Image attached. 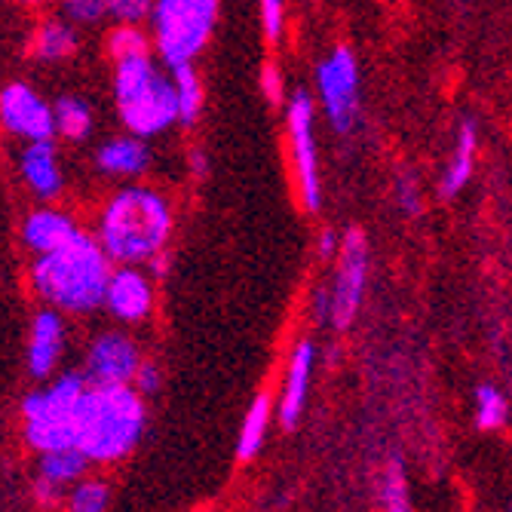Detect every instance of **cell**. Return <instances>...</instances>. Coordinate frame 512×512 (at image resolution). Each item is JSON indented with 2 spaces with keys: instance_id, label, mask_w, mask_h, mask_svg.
I'll return each instance as SVG.
<instances>
[{
  "instance_id": "cell-19",
  "label": "cell",
  "mask_w": 512,
  "mask_h": 512,
  "mask_svg": "<svg viewBox=\"0 0 512 512\" xmlns=\"http://www.w3.org/2000/svg\"><path fill=\"white\" fill-rule=\"evenodd\" d=\"M316 365V347L310 341H301L286 365V381H283V396H279V421L283 427H295L298 417L307 402V387H310V371Z\"/></svg>"
},
{
  "instance_id": "cell-24",
  "label": "cell",
  "mask_w": 512,
  "mask_h": 512,
  "mask_svg": "<svg viewBox=\"0 0 512 512\" xmlns=\"http://www.w3.org/2000/svg\"><path fill=\"white\" fill-rule=\"evenodd\" d=\"M105 53L111 62L129 59V56H142V53H157L154 50V37L142 25H114L105 37Z\"/></svg>"
},
{
  "instance_id": "cell-11",
  "label": "cell",
  "mask_w": 512,
  "mask_h": 512,
  "mask_svg": "<svg viewBox=\"0 0 512 512\" xmlns=\"http://www.w3.org/2000/svg\"><path fill=\"white\" fill-rule=\"evenodd\" d=\"M16 175L37 203H59L68 191V169L59 151V138L25 142L16 148Z\"/></svg>"
},
{
  "instance_id": "cell-18",
  "label": "cell",
  "mask_w": 512,
  "mask_h": 512,
  "mask_svg": "<svg viewBox=\"0 0 512 512\" xmlns=\"http://www.w3.org/2000/svg\"><path fill=\"white\" fill-rule=\"evenodd\" d=\"M89 457L74 445V448H56V451H43L37 463V482L34 494L43 506H53L62 500V494L80 482L86 470Z\"/></svg>"
},
{
  "instance_id": "cell-29",
  "label": "cell",
  "mask_w": 512,
  "mask_h": 512,
  "mask_svg": "<svg viewBox=\"0 0 512 512\" xmlns=\"http://www.w3.org/2000/svg\"><path fill=\"white\" fill-rule=\"evenodd\" d=\"M384 512H411L408 485L399 463H390L384 473Z\"/></svg>"
},
{
  "instance_id": "cell-34",
  "label": "cell",
  "mask_w": 512,
  "mask_h": 512,
  "mask_svg": "<svg viewBox=\"0 0 512 512\" xmlns=\"http://www.w3.org/2000/svg\"><path fill=\"white\" fill-rule=\"evenodd\" d=\"M338 249H341V237L335 234V230H322V234H319V255L332 258Z\"/></svg>"
},
{
  "instance_id": "cell-36",
  "label": "cell",
  "mask_w": 512,
  "mask_h": 512,
  "mask_svg": "<svg viewBox=\"0 0 512 512\" xmlns=\"http://www.w3.org/2000/svg\"><path fill=\"white\" fill-rule=\"evenodd\" d=\"M13 4H19V7H31V10H34V7H43L46 0H13Z\"/></svg>"
},
{
  "instance_id": "cell-23",
  "label": "cell",
  "mask_w": 512,
  "mask_h": 512,
  "mask_svg": "<svg viewBox=\"0 0 512 512\" xmlns=\"http://www.w3.org/2000/svg\"><path fill=\"white\" fill-rule=\"evenodd\" d=\"M172 80H175V99H178V123L181 126H194L203 114V102H206V92H203V80L191 65H175L172 68Z\"/></svg>"
},
{
  "instance_id": "cell-27",
  "label": "cell",
  "mask_w": 512,
  "mask_h": 512,
  "mask_svg": "<svg viewBox=\"0 0 512 512\" xmlns=\"http://www.w3.org/2000/svg\"><path fill=\"white\" fill-rule=\"evenodd\" d=\"M476 421H479L482 430H494V427H500L506 421V399H503L500 390H494L488 384L479 387V393H476Z\"/></svg>"
},
{
  "instance_id": "cell-30",
  "label": "cell",
  "mask_w": 512,
  "mask_h": 512,
  "mask_svg": "<svg viewBox=\"0 0 512 512\" xmlns=\"http://www.w3.org/2000/svg\"><path fill=\"white\" fill-rule=\"evenodd\" d=\"M261 7V28H264V37L270 43H276L283 37V28H286V13H283V0H258Z\"/></svg>"
},
{
  "instance_id": "cell-14",
  "label": "cell",
  "mask_w": 512,
  "mask_h": 512,
  "mask_svg": "<svg viewBox=\"0 0 512 512\" xmlns=\"http://www.w3.org/2000/svg\"><path fill=\"white\" fill-rule=\"evenodd\" d=\"M151 166H154L151 142L142 135L126 132V129L102 138V142L92 148V169L117 184L142 181L151 172Z\"/></svg>"
},
{
  "instance_id": "cell-33",
  "label": "cell",
  "mask_w": 512,
  "mask_h": 512,
  "mask_svg": "<svg viewBox=\"0 0 512 512\" xmlns=\"http://www.w3.org/2000/svg\"><path fill=\"white\" fill-rule=\"evenodd\" d=\"M132 387H135L138 393H142V396L160 393V387H163V371H160V365L151 362V359H145L142 365H138V371H135Z\"/></svg>"
},
{
  "instance_id": "cell-22",
  "label": "cell",
  "mask_w": 512,
  "mask_h": 512,
  "mask_svg": "<svg viewBox=\"0 0 512 512\" xmlns=\"http://www.w3.org/2000/svg\"><path fill=\"white\" fill-rule=\"evenodd\" d=\"M270 417H273V399H270V393H258L243 414V427H240V439H237L240 460H252L261 451L267 430H270Z\"/></svg>"
},
{
  "instance_id": "cell-26",
  "label": "cell",
  "mask_w": 512,
  "mask_h": 512,
  "mask_svg": "<svg viewBox=\"0 0 512 512\" xmlns=\"http://www.w3.org/2000/svg\"><path fill=\"white\" fill-rule=\"evenodd\" d=\"M59 13L74 22L80 31L89 28H99L108 22V10H105V0H59Z\"/></svg>"
},
{
  "instance_id": "cell-1",
  "label": "cell",
  "mask_w": 512,
  "mask_h": 512,
  "mask_svg": "<svg viewBox=\"0 0 512 512\" xmlns=\"http://www.w3.org/2000/svg\"><path fill=\"white\" fill-rule=\"evenodd\" d=\"M175 230L172 200L145 181H126L114 188L92 221V234L114 264H151L169 252Z\"/></svg>"
},
{
  "instance_id": "cell-32",
  "label": "cell",
  "mask_w": 512,
  "mask_h": 512,
  "mask_svg": "<svg viewBox=\"0 0 512 512\" xmlns=\"http://www.w3.org/2000/svg\"><path fill=\"white\" fill-rule=\"evenodd\" d=\"M393 194H396V203H399V209L405 212V215H417L421 212V188H417V178L414 175H399L396 178V188H393Z\"/></svg>"
},
{
  "instance_id": "cell-35",
  "label": "cell",
  "mask_w": 512,
  "mask_h": 512,
  "mask_svg": "<svg viewBox=\"0 0 512 512\" xmlns=\"http://www.w3.org/2000/svg\"><path fill=\"white\" fill-rule=\"evenodd\" d=\"M191 169H197V175L206 172V160H203V151H194L191 154Z\"/></svg>"
},
{
  "instance_id": "cell-13",
  "label": "cell",
  "mask_w": 512,
  "mask_h": 512,
  "mask_svg": "<svg viewBox=\"0 0 512 512\" xmlns=\"http://www.w3.org/2000/svg\"><path fill=\"white\" fill-rule=\"evenodd\" d=\"M154 273L142 264H114L108 289H105V310L120 325H142L151 319L157 304Z\"/></svg>"
},
{
  "instance_id": "cell-15",
  "label": "cell",
  "mask_w": 512,
  "mask_h": 512,
  "mask_svg": "<svg viewBox=\"0 0 512 512\" xmlns=\"http://www.w3.org/2000/svg\"><path fill=\"white\" fill-rule=\"evenodd\" d=\"M68 316L43 307L34 313L31 329H28V347H25V365L28 375L34 381H50L56 375V368L65 356V344H68Z\"/></svg>"
},
{
  "instance_id": "cell-9",
  "label": "cell",
  "mask_w": 512,
  "mask_h": 512,
  "mask_svg": "<svg viewBox=\"0 0 512 512\" xmlns=\"http://www.w3.org/2000/svg\"><path fill=\"white\" fill-rule=\"evenodd\" d=\"M286 129L295 163L298 194L307 212H319L322 184H319V154H316V108L310 92L298 89L286 105Z\"/></svg>"
},
{
  "instance_id": "cell-2",
  "label": "cell",
  "mask_w": 512,
  "mask_h": 512,
  "mask_svg": "<svg viewBox=\"0 0 512 512\" xmlns=\"http://www.w3.org/2000/svg\"><path fill=\"white\" fill-rule=\"evenodd\" d=\"M114 261L92 230H80L65 246L31 255L28 289L43 304L65 316H92L105 310V289Z\"/></svg>"
},
{
  "instance_id": "cell-6",
  "label": "cell",
  "mask_w": 512,
  "mask_h": 512,
  "mask_svg": "<svg viewBox=\"0 0 512 512\" xmlns=\"http://www.w3.org/2000/svg\"><path fill=\"white\" fill-rule=\"evenodd\" d=\"M218 4L221 0H154L148 25L154 50L169 68L200 59L218 25Z\"/></svg>"
},
{
  "instance_id": "cell-5",
  "label": "cell",
  "mask_w": 512,
  "mask_h": 512,
  "mask_svg": "<svg viewBox=\"0 0 512 512\" xmlns=\"http://www.w3.org/2000/svg\"><path fill=\"white\" fill-rule=\"evenodd\" d=\"M89 378L83 371H65L43 381L22 399V433L34 451H56L77 445V424Z\"/></svg>"
},
{
  "instance_id": "cell-17",
  "label": "cell",
  "mask_w": 512,
  "mask_h": 512,
  "mask_svg": "<svg viewBox=\"0 0 512 512\" xmlns=\"http://www.w3.org/2000/svg\"><path fill=\"white\" fill-rule=\"evenodd\" d=\"M83 46V31L68 22L62 13L37 19L31 37H28V56L37 65H68L77 59Z\"/></svg>"
},
{
  "instance_id": "cell-16",
  "label": "cell",
  "mask_w": 512,
  "mask_h": 512,
  "mask_svg": "<svg viewBox=\"0 0 512 512\" xmlns=\"http://www.w3.org/2000/svg\"><path fill=\"white\" fill-rule=\"evenodd\" d=\"M80 230H86V227L80 224V218L71 209H65L59 203H37L19 221V243L28 255H43V252H53V249L65 246L68 240H74Z\"/></svg>"
},
{
  "instance_id": "cell-4",
  "label": "cell",
  "mask_w": 512,
  "mask_h": 512,
  "mask_svg": "<svg viewBox=\"0 0 512 512\" xmlns=\"http://www.w3.org/2000/svg\"><path fill=\"white\" fill-rule=\"evenodd\" d=\"M145 396L132 384H89L77 424V448L96 463L123 460L145 433Z\"/></svg>"
},
{
  "instance_id": "cell-3",
  "label": "cell",
  "mask_w": 512,
  "mask_h": 512,
  "mask_svg": "<svg viewBox=\"0 0 512 512\" xmlns=\"http://www.w3.org/2000/svg\"><path fill=\"white\" fill-rule=\"evenodd\" d=\"M111 99L120 126L148 142L178 126L172 68L157 53L111 62Z\"/></svg>"
},
{
  "instance_id": "cell-10",
  "label": "cell",
  "mask_w": 512,
  "mask_h": 512,
  "mask_svg": "<svg viewBox=\"0 0 512 512\" xmlns=\"http://www.w3.org/2000/svg\"><path fill=\"white\" fill-rule=\"evenodd\" d=\"M338 270H335V283L329 286L332 295V325L335 329H350V322L359 313L365 286H368V240L362 230H347L341 237L338 249Z\"/></svg>"
},
{
  "instance_id": "cell-21",
  "label": "cell",
  "mask_w": 512,
  "mask_h": 512,
  "mask_svg": "<svg viewBox=\"0 0 512 512\" xmlns=\"http://www.w3.org/2000/svg\"><path fill=\"white\" fill-rule=\"evenodd\" d=\"M476 151H479V132L467 120V123L460 126V132H457L454 154H451V160L445 166V175H442V184H439V191H442L445 200L457 197L470 184L473 169H476Z\"/></svg>"
},
{
  "instance_id": "cell-31",
  "label": "cell",
  "mask_w": 512,
  "mask_h": 512,
  "mask_svg": "<svg viewBox=\"0 0 512 512\" xmlns=\"http://www.w3.org/2000/svg\"><path fill=\"white\" fill-rule=\"evenodd\" d=\"M261 92L273 108L286 105V80H283V71H279L273 62L261 65Z\"/></svg>"
},
{
  "instance_id": "cell-28",
  "label": "cell",
  "mask_w": 512,
  "mask_h": 512,
  "mask_svg": "<svg viewBox=\"0 0 512 512\" xmlns=\"http://www.w3.org/2000/svg\"><path fill=\"white\" fill-rule=\"evenodd\" d=\"M105 10L114 25H145L151 22L154 0H105Z\"/></svg>"
},
{
  "instance_id": "cell-8",
  "label": "cell",
  "mask_w": 512,
  "mask_h": 512,
  "mask_svg": "<svg viewBox=\"0 0 512 512\" xmlns=\"http://www.w3.org/2000/svg\"><path fill=\"white\" fill-rule=\"evenodd\" d=\"M0 132L10 135L16 145L56 138L53 99H46L28 80L4 83L0 86Z\"/></svg>"
},
{
  "instance_id": "cell-12",
  "label": "cell",
  "mask_w": 512,
  "mask_h": 512,
  "mask_svg": "<svg viewBox=\"0 0 512 512\" xmlns=\"http://www.w3.org/2000/svg\"><path fill=\"white\" fill-rule=\"evenodd\" d=\"M145 362L138 341L120 329L99 332L86 347L83 375L89 384H132L138 365Z\"/></svg>"
},
{
  "instance_id": "cell-7",
  "label": "cell",
  "mask_w": 512,
  "mask_h": 512,
  "mask_svg": "<svg viewBox=\"0 0 512 512\" xmlns=\"http://www.w3.org/2000/svg\"><path fill=\"white\" fill-rule=\"evenodd\" d=\"M316 89L325 120L335 132H350L359 117V65L347 46L335 50L316 65Z\"/></svg>"
},
{
  "instance_id": "cell-25",
  "label": "cell",
  "mask_w": 512,
  "mask_h": 512,
  "mask_svg": "<svg viewBox=\"0 0 512 512\" xmlns=\"http://www.w3.org/2000/svg\"><path fill=\"white\" fill-rule=\"evenodd\" d=\"M108 506H111V491L105 482L83 479L68 491V512H108Z\"/></svg>"
},
{
  "instance_id": "cell-20",
  "label": "cell",
  "mask_w": 512,
  "mask_h": 512,
  "mask_svg": "<svg viewBox=\"0 0 512 512\" xmlns=\"http://www.w3.org/2000/svg\"><path fill=\"white\" fill-rule=\"evenodd\" d=\"M56 111V138L68 145H83L96 132V111L80 92H59L53 99Z\"/></svg>"
}]
</instances>
